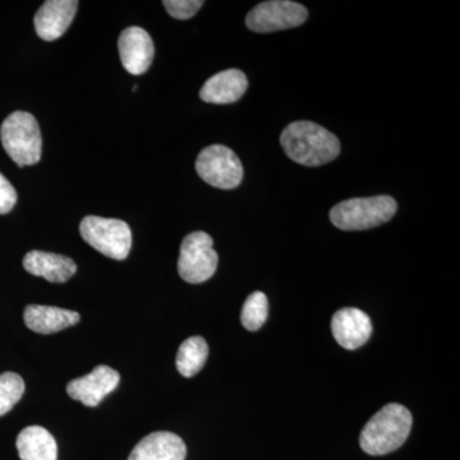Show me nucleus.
<instances>
[{"label":"nucleus","mask_w":460,"mask_h":460,"mask_svg":"<svg viewBox=\"0 0 460 460\" xmlns=\"http://www.w3.org/2000/svg\"><path fill=\"white\" fill-rule=\"evenodd\" d=\"M280 144L293 162L305 166L328 164L341 153L337 136L308 120L287 126L281 133Z\"/></svg>","instance_id":"nucleus-1"},{"label":"nucleus","mask_w":460,"mask_h":460,"mask_svg":"<svg viewBox=\"0 0 460 460\" xmlns=\"http://www.w3.org/2000/svg\"><path fill=\"white\" fill-rule=\"evenodd\" d=\"M411 411L402 404L390 402L375 414L363 428L359 444L370 456H385L399 449L411 434Z\"/></svg>","instance_id":"nucleus-2"},{"label":"nucleus","mask_w":460,"mask_h":460,"mask_svg":"<svg viewBox=\"0 0 460 460\" xmlns=\"http://www.w3.org/2000/svg\"><path fill=\"white\" fill-rule=\"evenodd\" d=\"M0 140L9 157L20 168L40 162L42 138L40 126L32 114L14 111L0 127Z\"/></svg>","instance_id":"nucleus-3"},{"label":"nucleus","mask_w":460,"mask_h":460,"mask_svg":"<svg viewBox=\"0 0 460 460\" xmlns=\"http://www.w3.org/2000/svg\"><path fill=\"white\" fill-rule=\"evenodd\" d=\"M398 205L390 196L350 199L339 202L330 211V220L337 228L352 232L376 228L392 219Z\"/></svg>","instance_id":"nucleus-4"},{"label":"nucleus","mask_w":460,"mask_h":460,"mask_svg":"<svg viewBox=\"0 0 460 460\" xmlns=\"http://www.w3.org/2000/svg\"><path fill=\"white\" fill-rule=\"evenodd\" d=\"M80 233L86 243L109 259L122 261L129 255L132 232L123 220L86 217L81 222Z\"/></svg>","instance_id":"nucleus-5"},{"label":"nucleus","mask_w":460,"mask_h":460,"mask_svg":"<svg viewBox=\"0 0 460 460\" xmlns=\"http://www.w3.org/2000/svg\"><path fill=\"white\" fill-rule=\"evenodd\" d=\"M213 244V238L205 232H193L183 239L178 260V272L181 279L199 284L213 277L219 262Z\"/></svg>","instance_id":"nucleus-6"},{"label":"nucleus","mask_w":460,"mask_h":460,"mask_svg":"<svg viewBox=\"0 0 460 460\" xmlns=\"http://www.w3.org/2000/svg\"><path fill=\"white\" fill-rule=\"evenodd\" d=\"M196 172L206 183L220 190L235 189L243 180L241 160L223 145L204 148L196 160Z\"/></svg>","instance_id":"nucleus-7"},{"label":"nucleus","mask_w":460,"mask_h":460,"mask_svg":"<svg viewBox=\"0 0 460 460\" xmlns=\"http://www.w3.org/2000/svg\"><path fill=\"white\" fill-rule=\"evenodd\" d=\"M308 11L299 3L289 0H270L260 3L246 17V25L253 32H274L301 26Z\"/></svg>","instance_id":"nucleus-8"},{"label":"nucleus","mask_w":460,"mask_h":460,"mask_svg":"<svg viewBox=\"0 0 460 460\" xmlns=\"http://www.w3.org/2000/svg\"><path fill=\"white\" fill-rule=\"evenodd\" d=\"M119 381V372L109 366L100 365L86 376L69 381L66 393L86 407H96L105 396L117 389Z\"/></svg>","instance_id":"nucleus-9"},{"label":"nucleus","mask_w":460,"mask_h":460,"mask_svg":"<svg viewBox=\"0 0 460 460\" xmlns=\"http://www.w3.org/2000/svg\"><path fill=\"white\" fill-rule=\"evenodd\" d=\"M118 50L124 69L135 75L147 72L155 56L153 39L146 30L137 26L128 27L120 33Z\"/></svg>","instance_id":"nucleus-10"},{"label":"nucleus","mask_w":460,"mask_h":460,"mask_svg":"<svg viewBox=\"0 0 460 460\" xmlns=\"http://www.w3.org/2000/svg\"><path fill=\"white\" fill-rule=\"evenodd\" d=\"M78 2L75 0H48L39 9L33 25L39 38L54 41L65 35L74 22Z\"/></svg>","instance_id":"nucleus-11"},{"label":"nucleus","mask_w":460,"mask_h":460,"mask_svg":"<svg viewBox=\"0 0 460 460\" xmlns=\"http://www.w3.org/2000/svg\"><path fill=\"white\" fill-rule=\"evenodd\" d=\"M332 335L345 349H357L367 343L372 334V321L358 308H341L332 320Z\"/></svg>","instance_id":"nucleus-12"},{"label":"nucleus","mask_w":460,"mask_h":460,"mask_svg":"<svg viewBox=\"0 0 460 460\" xmlns=\"http://www.w3.org/2000/svg\"><path fill=\"white\" fill-rule=\"evenodd\" d=\"M187 447L180 436L157 431L145 436L133 447L128 460H186Z\"/></svg>","instance_id":"nucleus-13"},{"label":"nucleus","mask_w":460,"mask_h":460,"mask_svg":"<svg viewBox=\"0 0 460 460\" xmlns=\"http://www.w3.org/2000/svg\"><path fill=\"white\" fill-rule=\"evenodd\" d=\"M248 87L246 75L239 69H226L206 81L199 98L208 104H232L244 95Z\"/></svg>","instance_id":"nucleus-14"},{"label":"nucleus","mask_w":460,"mask_h":460,"mask_svg":"<svg viewBox=\"0 0 460 460\" xmlns=\"http://www.w3.org/2000/svg\"><path fill=\"white\" fill-rule=\"evenodd\" d=\"M23 268L35 277H41L50 283H66L77 271L74 260L44 251H31L23 259Z\"/></svg>","instance_id":"nucleus-15"},{"label":"nucleus","mask_w":460,"mask_h":460,"mask_svg":"<svg viewBox=\"0 0 460 460\" xmlns=\"http://www.w3.org/2000/svg\"><path fill=\"white\" fill-rule=\"evenodd\" d=\"M23 320L32 332L48 335L75 326L80 321V314L50 305H30L25 308Z\"/></svg>","instance_id":"nucleus-16"},{"label":"nucleus","mask_w":460,"mask_h":460,"mask_svg":"<svg viewBox=\"0 0 460 460\" xmlns=\"http://www.w3.org/2000/svg\"><path fill=\"white\" fill-rule=\"evenodd\" d=\"M18 456L21 460H57L56 438L41 426H29L18 435Z\"/></svg>","instance_id":"nucleus-17"},{"label":"nucleus","mask_w":460,"mask_h":460,"mask_svg":"<svg viewBox=\"0 0 460 460\" xmlns=\"http://www.w3.org/2000/svg\"><path fill=\"white\" fill-rule=\"evenodd\" d=\"M208 357V345L202 337H190L181 344L175 366L181 376L193 377L204 368Z\"/></svg>","instance_id":"nucleus-18"},{"label":"nucleus","mask_w":460,"mask_h":460,"mask_svg":"<svg viewBox=\"0 0 460 460\" xmlns=\"http://www.w3.org/2000/svg\"><path fill=\"white\" fill-rule=\"evenodd\" d=\"M269 314L268 296L262 292H255L248 296L242 310L241 321L244 328L250 332H257L262 328Z\"/></svg>","instance_id":"nucleus-19"},{"label":"nucleus","mask_w":460,"mask_h":460,"mask_svg":"<svg viewBox=\"0 0 460 460\" xmlns=\"http://www.w3.org/2000/svg\"><path fill=\"white\" fill-rule=\"evenodd\" d=\"M25 393V381L14 372L0 375V417L7 414Z\"/></svg>","instance_id":"nucleus-20"},{"label":"nucleus","mask_w":460,"mask_h":460,"mask_svg":"<svg viewBox=\"0 0 460 460\" xmlns=\"http://www.w3.org/2000/svg\"><path fill=\"white\" fill-rule=\"evenodd\" d=\"M168 13L177 20H190L204 5L202 0H165L163 2Z\"/></svg>","instance_id":"nucleus-21"},{"label":"nucleus","mask_w":460,"mask_h":460,"mask_svg":"<svg viewBox=\"0 0 460 460\" xmlns=\"http://www.w3.org/2000/svg\"><path fill=\"white\" fill-rule=\"evenodd\" d=\"M17 202V192L11 181L0 172V215L11 213Z\"/></svg>","instance_id":"nucleus-22"}]
</instances>
